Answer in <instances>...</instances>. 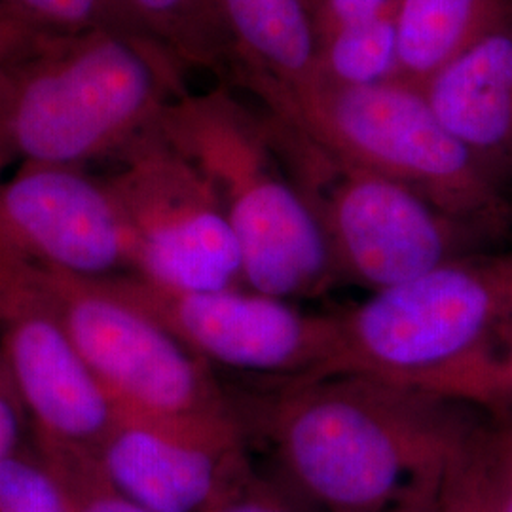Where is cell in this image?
<instances>
[{
  "label": "cell",
  "instance_id": "cell-1",
  "mask_svg": "<svg viewBox=\"0 0 512 512\" xmlns=\"http://www.w3.org/2000/svg\"><path fill=\"white\" fill-rule=\"evenodd\" d=\"M251 410L238 414L251 416L274 450L275 469L321 512H387L435 488L488 416L357 374L277 384Z\"/></svg>",
  "mask_w": 512,
  "mask_h": 512
},
{
  "label": "cell",
  "instance_id": "cell-2",
  "mask_svg": "<svg viewBox=\"0 0 512 512\" xmlns=\"http://www.w3.org/2000/svg\"><path fill=\"white\" fill-rule=\"evenodd\" d=\"M183 71L116 33L50 35L0 69V167L118 160L186 92Z\"/></svg>",
  "mask_w": 512,
  "mask_h": 512
},
{
  "label": "cell",
  "instance_id": "cell-3",
  "mask_svg": "<svg viewBox=\"0 0 512 512\" xmlns=\"http://www.w3.org/2000/svg\"><path fill=\"white\" fill-rule=\"evenodd\" d=\"M158 128L219 192L245 287L293 300L338 283L329 245L277 147L268 112L256 114L224 88L184 92L165 107Z\"/></svg>",
  "mask_w": 512,
  "mask_h": 512
},
{
  "label": "cell",
  "instance_id": "cell-4",
  "mask_svg": "<svg viewBox=\"0 0 512 512\" xmlns=\"http://www.w3.org/2000/svg\"><path fill=\"white\" fill-rule=\"evenodd\" d=\"M243 86L277 120L330 154L408 186L486 236L509 224L505 186L442 126L420 86L403 78L365 88L262 78H247Z\"/></svg>",
  "mask_w": 512,
  "mask_h": 512
},
{
  "label": "cell",
  "instance_id": "cell-5",
  "mask_svg": "<svg viewBox=\"0 0 512 512\" xmlns=\"http://www.w3.org/2000/svg\"><path fill=\"white\" fill-rule=\"evenodd\" d=\"M327 376L357 374L439 395L512 323V253L459 256L336 313Z\"/></svg>",
  "mask_w": 512,
  "mask_h": 512
},
{
  "label": "cell",
  "instance_id": "cell-6",
  "mask_svg": "<svg viewBox=\"0 0 512 512\" xmlns=\"http://www.w3.org/2000/svg\"><path fill=\"white\" fill-rule=\"evenodd\" d=\"M294 183L329 245L338 281L370 293L399 285L490 238L404 184L349 164L268 112Z\"/></svg>",
  "mask_w": 512,
  "mask_h": 512
},
{
  "label": "cell",
  "instance_id": "cell-7",
  "mask_svg": "<svg viewBox=\"0 0 512 512\" xmlns=\"http://www.w3.org/2000/svg\"><path fill=\"white\" fill-rule=\"evenodd\" d=\"M105 179L126 236L128 268L179 291L245 287L238 241L219 192L156 126Z\"/></svg>",
  "mask_w": 512,
  "mask_h": 512
},
{
  "label": "cell",
  "instance_id": "cell-8",
  "mask_svg": "<svg viewBox=\"0 0 512 512\" xmlns=\"http://www.w3.org/2000/svg\"><path fill=\"white\" fill-rule=\"evenodd\" d=\"M42 275L74 346L116 408L160 420L239 416L209 365L143 311L95 279L48 266Z\"/></svg>",
  "mask_w": 512,
  "mask_h": 512
},
{
  "label": "cell",
  "instance_id": "cell-9",
  "mask_svg": "<svg viewBox=\"0 0 512 512\" xmlns=\"http://www.w3.org/2000/svg\"><path fill=\"white\" fill-rule=\"evenodd\" d=\"M95 281L143 311L209 366L291 384L325 378L334 359L336 315L306 313L289 300L249 287L179 291L135 274Z\"/></svg>",
  "mask_w": 512,
  "mask_h": 512
},
{
  "label": "cell",
  "instance_id": "cell-10",
  "mask_svg": "<svg viewBox=\"0 0 512 512\" xmlns=\"http://www.w3.org/2000/svg\"><path fill=\"white\" fill-rule=\"evenodd\" d=\"M0 355L33 435L97 454L116 406L74 346L42 266L0 236Z\"/></svg>",
  "mask_w": 512,
  "mask_h": 512
},
{
  "label": "cell",
  "instance_id": "cell-11",
  "mask_svg": "<svg viewBox=\"0 0 512 512\" xmlns=\"http://www.w3.org/2000/svg\"><path fill=\"white\" fill-rule=\"evenodd\" d=\"M97 458L122 492L154 512H207L253 469L239 416L160 420L116 408Z\"/></svg>",
  "mask_w": 512,
  "mask_h": 512
},
{
  "label": "cell",
  "instance_id": "cell-12",
  "mask_svg": "<svg viewBox=\"0 0 512 512\" xmlns=\"http://www.w3.org/2000/svg\"><path fill=\"white\" fill-rule=\"evenodd\" d=\"M0 236L38 264L82 279L128 268L109 186L78 165H19L0 183Z\"/></svg>",
  "mask_w": 512,
  "mask_h": 512
},
{
  "label": "cell",
  "instance_id": "cell-13",
  "mask_svg": "<svg viewBox=\"0 0 512 512\" xmlns=\"http://www.w3.org/2000/svg\"><path fill=\"white\" fill-rule=\"evenodd\" d=\"M421 90L442 126L505 186L512 177V14Z\"/></svg>",
  "mask_w": 512,
  "mask_h": 512
},
{
  "label": "cell",
  "instance_id": "cell-14",
  "mask_svg": "<svg viewBox=\"0 0 512 512\" xmlns=\"http://www.w3.org/2000/svg\"><path fill=\"white\" fill-rule=\"evenodd\" d=\"M232 50V74L277 84L310 80L317 54L308 0H213Z\"/></svg>",
  "mask_w": 512,
  "mask_h": 512
},
{
  "label": "cell",
  "instance_id": "cell-15",
  "mask_svg": "<svg viewBox=\"0 0 512 512\" xmlns=\"http://www.w3.org/2000/svg\"><path fill=\"white\" fill-rule=\"evenodd\" d=\"M512 14V0H399V78L423 88Z\"/></svg>",
  "mask_w": 512,
  "mask_h": 512
},
{
  "label": "cell",
  "instance_id": "cell-16",
  "mask_svg": "<svg viewBox=\"0 0 512 512\" xmlns=\"http://www.w3.org/2000/svg\"><path fill=\"white\" fill-rule=\"evenodd\" d=\"M158 46L183 69L232 73V50L213 0H126Z\"/></svg>",
  "mask_w": 512,
  "mask_h": 512
},
{
  "label": "cell",
  "instance_id": "cell-17",
  "mask_svg": "<svg viewBox=\"0 0 512 512\" xmlns=\"http://www.w3.org/2000/svg\"><path fill=\"white\" fill-rule=\"evenodd\" d=\"M397 2L376 18L323 38L317 44L310 80L336 88H365L397 80Z\"/></svg>",
  "mask_w": 512,
  "mask_h": 512
},
{
  "label": "cell",
  "instance_id": "cell-18",
  "mask_svg": "<svg viewBox=\"0 0 512 512\" xmlns=\"http://www.w3.org/2000/svg\"><path fill=\"white\" fill-rule=\"evenodd\" d=\"M33 444L59 482L71 512H154L122 492L92 450L33 435Z\"/></svg>",
  "mask_w": 512,
  "mask_h": 512
},
{
  "label": "cell",
  "instance_id": "cell-19",
  "mask_svg": "<svg viewBox=\"0 0 512 512\" xmlns=\"http://www.w3.org/2000/svg\"><path fill=\"white\" fill-rule=\"evenodd\" d=\"M0 4L46 33L76 35L107 31L165 52L148 37L126 0H0Z\"/></svg>",
  "mask_w": 512,
  "mask_h": 512
},
{
  "label": "cell",
  "instance_id": "cell-20",
  "mask_svg": "<svg viewBox=\"0 0 512 512\" xmlns=\"http://www.w3.org/2000/svg\"><path fill=\"white\" fill-rule=\"evenodd\" d=\"M440 397L475 406L484 414L512 410V323L490 348L450 376Z\"/></svg>",
  "mask_w": 512,
  "mask_h": 512
},
{
  "label": "cell",
  "instance_id": "cell-21",
  "mask_svg": "<svg viewBox=\"0 0 512 512\" xmlns=\"http://www.w3.org/2000/svg\"><path fill=\"white\" fill-rule=\"evenodd\" d=\"M486 437L488 416L444 469L429 512H494Z\"/></svg>",
  "mask_w": 512,
  "mask_h": 512
},
{
  "label": "cell",
  "instance_id": "cell-22",
  "mask_svg": "<svg viewBox=\"0 0 512 512\" xmlns=\"http://www.w3.org/2000/svg\"><path fill=\"white\" fill-rule=\"evenodd\" d=\"M0 512H71L35 444H21L0 465Z\"/></svg>",
  "mask_w": 512,
  "mask_h": 512
},
{
  "label": "cell",
  "instance_id": "cell-23",
  "mask_svg": "<svg viewBox=\"0 0 512 512\" xmlns=\"http://www.w3.org/2000/svg\"><path fill=\"white\" fill-rule=\"evenodd\" d=\"M207 512H321L277 469L256 471Z\"/></svg>",
  "mask_w": 512,
  "mask_h": 512
},
{
  "label": "cell",
  "instance_id": "cell-24",
  "mask_svg": "<svg viewBox=\"0 0 512 512\" xmlns=\"http://www.w3.org/2000/svg\"><path fill=\"white\" fill-rule=\"evenodd\" d=\"M486 444L494 512H512V410L488 414Z\"/></svg>",
  "mask_w": 512,
  "mask_h": 512
},
{
  "label": "cell",
  "instance_id": "cell-25",
  "mask_svg": "<svg viewBox=\"0 0 512 512\" xmlns=\"http://www.w3.org/2000/svg\"><path fill=\"white\" fill-rule=\"evenodd\" d=\"M397 0H308L317 44L332 33L384 14Z\"/></svg>",
  "mask_w": 512,
  "mask_h": 512
},
{
  "label": "cell",
  "instance_id": "cell-26",
  "mask_svg": "<svg viewBox=\"0 0 512 512\" xmlns=\"http://www.w3.org/2000/svg\"><path fill=\"white\" fill-rule=\"evenodd\" d=\"M50 35L55 33L38 29L0 4V69L16 65L23 57L37 52Z\"/></svg>",
  "mask_w": 512,
  "mask_h": 512
},
{
  "label": "cell",
  "instance_id": "cell-27",
  "mask_svg": "<svg viewBox=\"0 0 512 512\" xmlns=\"http://www.w3.org/2000/svg\"><path fill=\"white\" fill-rule=\"evenodd\" d=\"M25 421L27 410L0 355V465L23 444L21 433Z\"/></svg>",
  "mask_w": 512,
  "mask_h": 512
},
{
  "label": "cell",
  "instance_id": "cell-28",
  "mask_svg": "<svg viewBox=\"0 0 512 512\" xmlns=\"http://www.w3.org/2000/svg\"><path fill=\"white\" fill-rule=\"evenodd\" d=\"M435 488L423 490L420 494L410 495L387 512H429V501H431V495L435 492Z\"/></svg>",
  "mask_w": 512,
  "mask_h": 512
},
{
  "label": "cell",
  "instance_id": "cell-29",
  "mask_svg": "<svg viewBox=\"0 0 512 512\" xmlns=\"http://www.w3.org/2000/svg\"><path fill=\"white\" fill-rule=\"evenodd\" d=\"M0 173H2V169H0Z\"/></svg>",
  "mask_w": 512,
  "mask_h": 512
}]
</instances>
